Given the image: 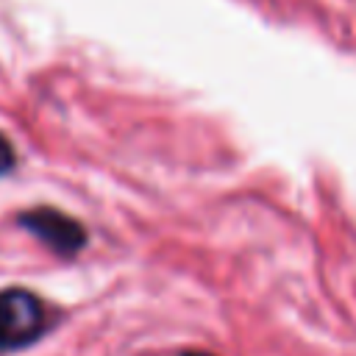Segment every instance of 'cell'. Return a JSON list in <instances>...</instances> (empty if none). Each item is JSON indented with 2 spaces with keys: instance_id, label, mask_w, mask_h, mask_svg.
Segmentation results:
<instances>
[{
  "instance_id": "1",
  "label": "cell",
  "mask_w": 356,
  "mask_h": 356,
  "mask_svg": "<svg viewBox=\"0 0 356 356\" xmlns=\"http://www.w3.org/2000/svg\"><path fill=\"white\" fill-rule=\"evenodd\" d=\"M50 328V306L31 289H0V353L33 345Z\"/></svg>"
},
{
  "instance_id": "2",
  "label": "cell",
  "mask_w": 356,
  "mask_h": 356,
  "mask_svg": "<svg viewBox=\"0 0 356 356\" xmlns=\"http://www.w3.org/2000/svg\"><path fill=\"white\" fill-rule=\"evenodd\" d=\"M19 225L25 231H31L39 242H44L58 256H75L86 245L83 225L75 217H70L53 206H36V209L22 211Z\"/></svg>"
},
{
  "instance_id": "3",
  "label": "cell",
  "mask_w": 356,
  "mask_h": 356,
  "mask_svg": "<svg viewBox=\"0 0 356 356\" xmlns=\"http://www.w3.org/2000/svg\"><path fill=\"white\" fill-rule=\"evenodd\" d=\"M14 164H17V153L8 142V136L0 134V175H8L14 170Z\"/></svg>"
},
{
  "instance_id": "4",
  "label": "cell",
  "mask_w": 356,
  "mask_h": 356,
  "mask_svg": "<svg viewBox=\"0 0 356 356\" xmlns=\"http://www.w3.org/2000/svg\"><path fill=\"white\" fill-rule=\"evenodd\" d=\"M181 356H211V353H206V350H184Z\"/></svg>"
}]
</instances>
